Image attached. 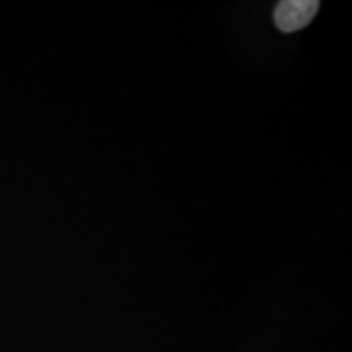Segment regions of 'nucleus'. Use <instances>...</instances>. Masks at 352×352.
Returning a JSON list of instances; mask_svg holds the SVG:
<instances>
[{"label":"nucleus","instance_id":"nucleus-1","mask_svg":"<svg viewBox=\"0 0 352 352\" xmlns=\"http://www.w3.org/2000/svg\"><path fill=\"white\" fill-rule=\"evenodd\" d=\"M320 8L316 0H284L277 3L274 10V23L280 32L294 33L305 28L315 19Z\"/></svg>","mask_w":352,"mask_h":352}]
</instances>
